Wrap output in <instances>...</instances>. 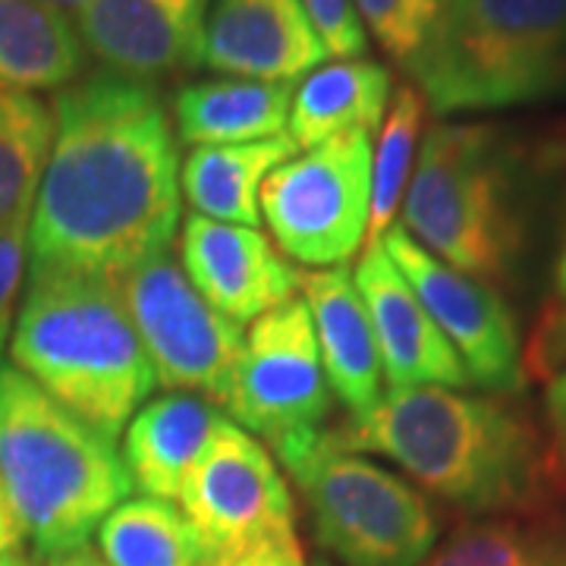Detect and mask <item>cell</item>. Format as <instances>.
<instances>
[{
	"label": "cell",
	"instance_id": "obj_1",
	"mask_svg": "<svg viewBox=\"0 0 566 566\" xmlns=\"http://www.w3.org/2000/svg\"><path fill=\"white\" fill-rule=\"evenodd\" d=\"M54 139L29 223V274L120 286L180 223V142L161 92L92 73L54 92Z\"/></svg>",
	"mask_w": 566,
	"mask_h": 566
},
{
	"label": "cell",
	"instance_id": "obj_2",
	"mask_svg": "<svg viewBox=\"0 0 566 566\" xmlns=\"http://www.w3.org/2000/svg\"><path fill=\"white\" fill-rule=\"evenodd\" d=\"M566 136L528 139L504 123H434L403 199V230L434 259L494 290L526 271L545 186Z\"/></svg>",
	"mask_w": 566,
	"mask_h": 566
},
{
	"label": "cell",
	"instance_id": "obj_3",
	"mask_svg": "<svg viewBox=\"0 0 566 566\" xmlns=\"http://www.w3.org/2000/svg\"><path fill=\"white\" fill-rule=\"evenodd\" d=\"M327 434L349 453L387 457L431 497L472 520L538 510L554 488L545 434L504 394L394 387Z\"/></svg>",
	"mask_w": 566,
	"mask_h": 566
},
{
	"label": "cell",
	"instance_id": "obj_4",
	"mask_svg": "<svg viewBox=\"0 0 566 566\" xmlns=\"http://www.w3.org/2000/svg\"><path fill=\"white\" fill-rule=\"evenodd\" d=\"M10 356L13 368L107 441L120 438L158 385L120 286L92 277L29 274Z\"/></svg>",
	"mask_w": 566,
	"mask_h": 566
},
{
	"label": "cell",
	"instance_id": "obj_5",
	"mask_svg": "<svg viewBox=\"0 0 566 566\" xmlns=\"http://www.w3.org/2000/svg\"><path fill=\"white\" fill-rule=\"evenodd\" d=\"M0 491L35 557L85 551L104 516L133 494L114 450L20 368H0Z\"/></svg>",
	"mask_w": 566,
	"mask_h": 566
},
{
	"label": "cell",
	"instance_id": "obj_6",
	"mask_svg": "<svg viewBox=\"0 0 566 566\" xmlns=\"http://www.w3.org/2000/svg\"><path fill=\"white\" fill-rule=\"evenodd\" d=\"M406 73L438 117L566 102V0H447Z\"/></svg>",
	"mask_w": 566,
	"mask_h": 566
},
{
	"label": "cell",
	"instance_id": "obj_7",
	"mask_svg": "<svg viewBox=\"0 0 566 566\" xmlns=\"http://www.w3.org/2000/svg\"><path fill=\"white\" fill-rule=\"evenodd\" d=\"M303 494L324 554L344 566H422L441 538L428 494L381 463L331 441L327 428L271 444Z\"/></svg>",
	"mask_w": 566,
	"mask_h": 566
},
{
	"label": "cell",
	"instance_id": "obj_8",
	"mask_svg": "<svg viewBox=\"0 0 566 566\" xmlns=\"http://www.w3.org/2000/svg\"><path fill=\"white\" fill-rule=\"evenodd\" d=\"M259 205L283 255L344 268L368 233L371 136L353 133L293 155L268 174Z\"/></svg>",
	"mask_w": 566,
	"mask_h": 566
},
{
	"label": "cell",
	"instance_id": "obj_9",
	"mask_svg": "<svg viewBox=\"0 0 566 566\" xmlns=\"http://www.w3.org/2000/svg\"><path fill=\"white\" fill-rule=\"evenodd\" d=\"M120 296L155 368V381L227 406L245 334L205 303L182 264L170 252H158L123 277Z\"/></svg>",
	"mask_w": 566,
	"mask_h": 566
},
{
	"label": "cell",
	"instance_id": "obj_10",
	"mask_svg": "<svg viewBox=\"0 0 566 566\" xmlns=\"http://www.w3.org/2000/svg\"><path fill=\"white\" fill-rule=\"evenodd\" d=\"M331 397L315 324L303 300H290L255 318L245 331L243 356L223 406L233 422L274 444L324 428Z\"/></svg>",
	"mask_w": 566,
	"mask_h": 566
},
{
	"label": "cell",
	"instance_id": "obj_11",
	"mask_svg": "<svg viewBox=\"0 0 566 566\" xmlns=\"http://www.w3.org/2000/svg\"><path fill=\"white\" fill-rule=\"evenodd\" d=\"M381 243L419 303L457 349L469 381L488 394H520L526 385L523 337L501 290L434 259L406 233L403 223H394Z\"/></svg>",
	"mask_w": 566,
	"mask_h": 566
},
{
	"label": "cell",
	"instance_id": "obj_12",
	"mask_svg": "<svg viewBox=\"0 0 566 566\" xmlns=\"http://www.w3.org/2000/svg\"><path fill=\"white\" fill-rule=\"evenodd\" d=\"M177 501L208 557L293 528V494L274 453L233 419L208 441Z\"/></svg>",
	"mask_w": 566,
	"mask_h": 566
},
{
	"label": "cell",
	"instance_id": "obj_13",
	"mask_svg": "<svg viewBox=\"0 0 566 566\" xmlns=\"http://www.w3.org/2000/svg\"><path fill=\"white\" fill-rule=\"evenodd\" d=\"M211 0H92L70 20L104 73L155 85L202 66Z\"/></svg>",
	"mask_w": 566,
	"mask_h": 566
},
{
	"label": "cell",
	"instance_id": "obj_14",
	"mask_svg": "<svg viewBox=\"0 0 566 566\" xmlns=\"http://www.w3.org/2000/svg\"><path fill=\"white\" fill-rule=\"evenodd\" d=\"M180 264L205 303L237 324L262 318L300 290V271L259 230L202 214L182 221Z\"/></svg>",
	"mask_w": 566,
	"mask_h": 566
},
{
	"label": "cell",
	"instance_id": "obj_15",
	"mask_svg": "<svg viewBox=\"0 0 566 566\" xmlns=\"http://www.w3.org/2000/svg\"><path fill=\"white\" fill-rule=\"evenodd\" d=\"M353 283L363 296L385 378L394 387H465L457 349L419 303L400 268L390 262L385 243L365 245L353 271Z\"/></svg>",
	"mask_w": 566,
	"mask_h": 566
},
{
	"label": "cell",
	"instance_id": "obj_16",
	"mask_svg": "<svg viewBox=\"0 0 566 566\" xmlns=\"http://www.w3.org/2000/svg\"><path fill=\"white\" fill-rule=\"evenodd\" d=\"M327 57L303 0H211L202 66L237 80L293 82Z\"/></svg>",
	"mask_w": 566,
	"mask_h": 566
},
{
	"label": "cell",
	"instance_id": "obj_17",
	"mask_svg": "<svg viewBox=\"0 0 566 566\" xmlns=\"http://www.w3.org/2000/svg\"><path fill=\"white\" fill-rule=\"evenodd\" d=\"M300 293L315 324L324 378L349 416H363L381 400L385 368L363 296L349 268H305Z\"/></svg>",
	"mask_w": 566,
	"mask_h": 566
},
{
	"label": "cell",
	"instance_id": "obj_18",
	"mask_svg": "<svg viewBox=\"0 0 566 566\" xmlns=\"http://www.w3.org/2000/svg\"><path fill=\"white\" fill-rule=\"evenodd\" d=\"M221 409L196 394H161L139 406L123 431V465L145 497L177 501L186 475L223 424Z\"/></svg>",
	"mask_w": 566,
	"mask_h": 566
},
{
	"label": "cell",
	"instance_id": "obj_19",
	"mask_svg": "<svg viewBox=\"0 0 566 566\" xmlns=\"http://www.w3.org/2000/svg\"><path fill=\"white\" fill-rule=\"evenodd\" d=\"M296 85L262 80H202L182 85L174 95L177 142L205 145H245L283 136L290 123Z\"/></svg>",
	"mask_w": 566,
	"mask_h": 566
},
{
	"label": "cell",
	"instance_id": "obj_20",
	"mask_svg": "<svg viewBox=\"0 0 566 566\" xmlns=\"http://www.w3.org/2000/svg\"><path fill=\"white\" fill-rule=\"evenodd\" d=\"M394 98V76L378 61H337L318 66L293 92L290 107V139L296 148H315L340 136L375 129L385 120Z\"/></svg>",
	"mask_w": 566,
	"mask_h": 566
},
{
	"label": "cell",
	"instance_id": "obj_21",
	"mask_svg": "<svg viewBox=\"0 0 566 566\" xmlns=\"http://www.w3.org/2000/svg\"><path fill=\"white\" fill-rule=\"evenodd\" d=\"M85 70L73 20L51 0H0V92H61Z\"/></svg>",
	"mask_w": 566,
	"mask_h": 566
},
{
	"label": "cell",
	"instance_id": "obj_22",
	"mask_svg": "<svg viewBox=\"0 0 566 566\" xmlns=\"http://www.w3.org/2000/svg\"><path fill=\"white\" fill-rule=\"evenodd\" d=\"M293 155L296 142L290 136L192 148L180 167V192L202 218L259 230L262 182L274 167L290 161Z\"/></svg>",
	"mask_w": 566,
	"mask_h": 566
},
{
	"label": "cell",
	"instance_id": "obj_23",
	"mask_svg": "<svg viewBox=\"0 0 566 566\" xmlns=\"http://www.w3.org/2000/svg\"><path fill=\"white\" fill-rule=\"evenodd\" d=\"M422 566H566V516L538 506L469 520Z\"/></svg>",
	"mask_w": 566,
	"mask_h": 566
},
{
	"label": "cell",
	"instance_id": "obj_24",
	"mask_svg": "<svg viewBox=\"0 0 566 566\" xmlns=\"http://www.w3.org/2000/svg\"><path fill=\"white\" fill-rule=\"evenodd\" d=\"M107 566H205L208 551L182 510L158 497H129L98 526Z\"/></svg>",
	"mask_w": 566,
	"mask_h": 566
},
{
	"label": "cell",
	"instance_id": "obj_25",
	"mask_svg": "<svg viewBox=\"0 0 566 566\" xmlns=\"http://www.w3.org/2000/svg\"><path fill=\"white\" fill-rule=\"evenodd\" d=\"M54 139L51 107L35 95L0 92V227L29 211Z\"/></svg>",
	"mask_w": 566,
	"mask_h": 566
},
{
	"label": "cell",
	"instance_id": "obj_26",
	"mask_svg": "<svg viewBox=\"0 0 566 566\" xmlns=\"http://www.w3.org/2000/svg\"><path fill=\"white\" fill-rule=\"evenodd\" d=\"M428 104L412 82L400 85L387 107L378 145L371 148V208H368V233L365 245L381 243L394 227L397 211L403 208L406 186L412 177V158L422 136V120Z\"/></svg>",
	"mask_w": 566,
	"mask_h": 566
},
{
	"label": "cell",
	"instance_id": "obj_27",
	"mask_svg": "<svg viewBox=\"0 0 566 566\" xmlns=\"http://www.w3.org/2000/svg\"><path fill=\"white\" fill-rule=\"evenodd\" d=\"M371 35L400 66L422 51L447 0H353Z\"/></svg>",
	"mask_w": 566,
	"mask_h": 566
},
{
	"label": "cell",
	"instance_id": "obj_28",
	"mask_svg": "<svg viewBox=\"0 0 566 566\" xmlns=\"http://www.w3.org/2000/svg\"><path fill=\"white\" fill-rule=\"evenodd\" d=\"M566 368V296L551 300L523 344V371L532 381H551Z\"/></svg>",
	"mask_w": 566,
	"mask_h": 566
},
{
	"label": "cell",
	"instance_id": "obj_29",
	"mask_svg": "<svg viewBox=\"0 0 566 566\" xmlns=\"http://www.w3.org/2000/svg\"><path fill=\"white\" fill-rule=\"evenodd\" d=\"M29 223L32 208L0 227V346L13 331V303L29 271Z\"/></svg>",
	"mask_w": 566,
	"mask_h": 566
},
{
	"label": "cell",
	"instance_id": "obj_30",
	"mask_svg": "<svg viewBox=\"0 0 566 566\" xmlns=\"http://www.w3.org/2000/svg\"><path fill=\"white\" fill-rule=\"evenodd\" d=\"M303 7L312 25L318 29L327 54H334L337 61H353L368 48L353 0H303Z\"/></svg>",
	"mask_w": 566,
	"mask_h": 566
},
{
	"label": "cell",
	"instance_id": "obj_31",
	"mask_svg": "<svg viewBox=\"0 0 566 566\" xmlns=\"http://www.w3.org/2000/svg\"><path fill=\"white\" fill-rule=\"evenodd\" d=\"M205 566H305V554L296 538V528H290V532L268 535L237 551L214 554Z\"/></svg>",
	"mask_w": 566,
	"mask_h": 566
},
{
	"label": "cell",
	"instance_id": "obj_32",
	"mask_svg": "<svg viewBox=\"0 0 566 566\" xmlns=\"http://www.w3.org/2000/svg\"><path fill=\"white\" fill-rule=\"evenodd\" d=\"M545 422H547V463L551 482L566 491V368L547 381L545 390Z\"/></svg>",
	"mask_w": 566,
	"mask_h": 566
},
{
	"label": "cell",
	"instance_id": "obj_33",
	"mask_svg": "<svg viewBox=\"0 0 566 566\" xmlns=\"http://www.w3.org/2000/svg\"><path fill=\"white\" fill-rule=\"evenodd\" d=\"M20 545H22V528L20 523H17V516H13L10 504H7L3 491H0V557H7V554L20 551Z\"/></svg>",
	"mask_w": 566,
	"mask_h": 566
},
{
	"label": "cell",
	"instance_id": "obj_34",
	"mask_svg": "<svg viewBox=\"0 0 566 566\" xmlns=\"http://www.w3.org/2000/svg\"><path fill=\"white\" fill-rule=\"evenodd\" d=\"M551 286H554V300L566 296V221H564V230H560V245H557V255H554Z\"/></svg>",
	"mask_w": 566,
	"mask_h": 566
},
{
	"label": "cell",
	"instance_id": "obj_35",
	"mask_svg": "<svg viewBox=\"0 0 566 566\" xmlns=\"http://www.w3.org/2000/svg\"><path fill=\"white\" fill-rule=\"evenodd\" d=\"M48 566H107L102 557H95L88 547L85 551H76V554H66V557H57V560H51Z\"/></svg>",
	"mask_w": 566,
	"mask_h": 566
},
{
	"label": "cell",
	"instance_id": "obj_36",
	"mask_svg": "<svg viewBox=\"0 0 566 566\" xmlns=\"http://www.w3.org/2000/svg\"><path fill=\"white\" fill-rule=\"evenodd\" d=\"M0 566H35V560L29 554H22V551H13V554L0 557Z\"/></svg>",
	"mask_w": 566,
	"mask_h": 566
},
{
	"label": "cell",
	"instance_id": "obj_37",
	"mask_svg": "<svg viewBox=\"0 0 566 566\" xmlns=\"http://www.w3.org/2000/svg\"><path fill=\"white\" fill-rule=\"evenodd\" d=\"M51 3H54L57 10H63V13H70V17H73L76 10H82V7H88L92 0H51Z\"/></svg>",
	"mask_w": 566,
	"mask_h": 566
},
{
	"label": "cell",
	"instance_id": "obj_38",
	"mask_svg": "<svg viewBox=\"0 0 566 566\" xmlns=\"http://www.w3.org/2000/svg\"><path fill=\"white\" fill-rule=\"evenodd\" d=\"M315 566H331V564H327V560H318V564H315Z\"/></svg>",
	"mask_w": 566,
	"mask_h": 566
},
{
	"label": "cell",
	"instance_id": "obj_39",
	"mask_svg": "<svg viewBox=\"0 0 566 566\" xmlns=\"http://www.w3.org/2000/svg\"><path fill=\"white\" fill-rule=\"evenodd\" d=\"M0 356H3V346H0Z\"/></svg>",
	"mask_w": 566,
	"mask_h": 566
}]
</instances>
